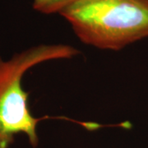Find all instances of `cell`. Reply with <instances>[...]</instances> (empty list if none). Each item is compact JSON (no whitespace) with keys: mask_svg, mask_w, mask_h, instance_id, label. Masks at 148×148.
<instances>
[{"mask_svg":"<svg viewBox=\"0 0 148 148\" xmlns=\"http://www.w3.org/2000/svg\"><path fill=\"white\" fill-rule=\"evenodd\" d=\"M59 14L82 42L101 49L148 38V0H76Z\"/></svg>","mask_w":148,"mask_h":148,"instance_id":"cell-1","label":"cell"},{"mask_svg":"<svg viewBox=\"0 0 148 148\" xmlns=\"http://www.w3.org/2000/svg\"><path fill=\"white\" fill-rule=\"evenodd\" d=\"M76 0H33L32 7L43 14L60 13Z\"/></svg>","mask_w":148,"mask_h":148,"instance_id":"cell-3","label":"cell"},{"mask_svg":"<svg viewBox=\"0 0 148 148\" xmlns=\"http://www.w3.org/2000/svg\"><path fill=\"white\" fill-rule=\"evenodd\" d=\"M79 53V50L69 45H40L31 47L10 59L0 57V148H8L16 134L27 135L33 147L39 138L36 127L45 119L36 118L28 106L29 93L22 88V77L29 69L44 62L69 59Z\"/></svg>","mask_w":148,"mask_h":148,"instance_id":"cell-2","label":"cell"}]
</instances>
